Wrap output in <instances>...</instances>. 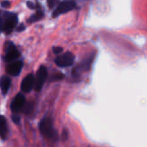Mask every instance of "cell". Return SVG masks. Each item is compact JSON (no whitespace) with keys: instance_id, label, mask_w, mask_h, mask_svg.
<instances>
[{"instance_id":"obj_1","label":"cell","mask_w":147,"mask_h":147,"mask_svg":"<svg viewBox=\"0 0 147 147\" xmlns=\"http://www.w3.org/2000/svg\"><path fill=\"white\" fill-rule=\"evenodd\" d=\"M40 131L42 135H44L47 138H54L55 135V131L53 128V123L51 119L49 118H44L42 119L39 125Z\"/></svg>"},{"instance_id":"obj_2","label":"cell","mask_w":147,"mask_h":147,"mask_svg":"<svg viewBox=\"0 0 147 147\" xmlns=\"http://www.w3.org/2000/svg\"><path fill=\"white\" fill-rule=\"evenodd\" d=\"M48 76V71L47 68L44 66H41L36 73V81H35V89L36 91L39 92L41 91L44 82L46 81Z\"/></svg>"},{"instance_id":"obj_3","label":"cell","mask_w":147,"mask_h":147,"mask_svg":"<svg viewBox=\"0 0 147 147\" xmlns=\"http://www.w3.org/2000/svg\"><path fill=\"white\" fill-rule=\"evenodd\" d=\"M74 61H75V55H74L71 52L64 53L63 55H61L55 59V63L57 66L61 67H67L71 65H73Z\"/></svg>"},{"instance_id":"obj_4","label":"cell","mask_w":147,"mask_h":147,"mask_svg":"<svg viewBox=\"0 0 147 147\" xmlns=\"http://www.w3.org/2000/svg\"><path fill=\"white\" fill-rule=\"evenodd\" d=\"M17 24H18V17H17V15L12 14V13H5L3 30L7 34H10L13 30V29L16 27Z\"/></svg>"},{"instance_id":"obj_5","label":"cell","mask_w":147,"mask_h":147,"mask_svg":"<svg viewBox=\"0 0 147 147\" xmlns=\"http://www.w3.org/2000/svg\"><path fill=\"white\" fill-rule=\"evenodd\" d=\"M76 3L74 2V1H65V2H62V3L59 4L58 7L54 11L53 17L55 18V17L59 16L60 14L67 13L68 11H73L74 9L76 8Z\"/></svg>"},{"instance_id":"obj_6","label":"cell","mask_w":147,"mask_h":147,"mask_svg":"<svg viewBox=\"0 0 147 147\" xmlns=\"http://www.w3.org/2000/svg\"><path fill=\"white\" fill-rule=\"evenodd\" d=\"M24 103H25V97L22 94H17V96L14 98V100L11 105V111L13 113H18L24 107Z\"/></svg>"},{"instance_id":"obj_7","label":"cell","mask_w":147,"mask_h":147,"mask_svg":"<svg viewBox=\"0 0 147 147\" xmlns=\"http://www.w3.org/2000/svg\"><path fill=\"white\" fill-rule=\"evenodd\" d=\"M35 77L32 74H30L28 75L22 82L21 84V89L22 91L25 92V93H29L31 91V89L34 88L35 86Z\"/></svg>"},{"instance_id":"obj_8","label":"cell","mask_w":147,"mask_h":147,"mask_svg":"<svg viewBox=\"0 0 147 147\" xmlns=\"http://www.w3.org/2000/svg\"><path fill=\"white\" fill-rule=\"evenodd\" d=\"M20 56V52L15 48L12 43H9V46L6 48V55H5V61L7 62H11Z\"/></svg>"},{"instance_id":"obj_9","label":"cell","mask_w":147,"mask_h":147,"mask_svg":"<svg viewBox=\"0 0 147 147\" xmlns=\"http://www.w3.org/2000/svg\"><path fill=\"white\" fill-rule=\"evenodd\" d=\"M22 67H23V61H17L13 63H11L7 67V71L10 75H11L13 76H17L20 74Z\"/></svg>"},{"instance_id":"obj_10","label":"cell","mask_w":147,"mask_h":147,"mask_svg":"<svg viewBox=\"0 0 147 147\" xmlns=\"http://www.w3.org/2000/svg\"><path fill=\"white\" fill-rule=\"evenodd\" d=\"M8 134V126L6 119L4 116H0V137L2 139H5Z\"/></svg>"},{"instance_id":"obj_11","label":"cell","mask_w":147,"mask_h":147,"mask_svg":"<svg viewBox=\"0 0 147 147\" xmlns=\"http://www.w3.org/2000/svg\"><path fill=\"white\" fill-rule=\"evenodd\" d=\"M11 82L9 77L3 76L1 79H0V88H1L3 94H6L8 93L10 87H11Z\"/></svg>"},{"instance_id":"obj_12","label":"cell","mask_w":147,"mask_h":147,"mask_svg":"<svg viewBox=\"0 0 147 147\" xmlns=\"http://www.w3.org/2000/svg\"><path fill=\"white\" fill-rule=\"evenodd\" d=\"M42 17H43V12H42V11H37L35 15H33L32 17H30V18H29L28 22H29V23H34V22H36V21L40 20L41 18H42Z\"/></svg>"},{"instance_id":"obj_13","label":"cell","mask_w":147,"mask_h":147,"mask_svg":"<svg viewBox=\"0 0 147 147\" xmlns=\"http://www.w3.org/2000/svg\"><path fill=\"white\" fill-rule=\"evenodd\" d=\"M62 78H64V76L62 74H58V75H55L52 76V81H58V80H61Z\"/></svg>"},{"instance_id":"obj_14","label":"cell","mask_w":147,"mask_h":147,"mask_svg":"<svg viewBox=\"0 0 147 147\" xmlns=\"http://www.w3.org/2000/svg\"><path fill=\"white\" fill-rule=\"evenodd\" d=\"M63 51V49L61 47H54L53 48V52L55 54H60Z\"/></svg>"},{"instance_id":"obj_15","label":"cell","mask_w":147,"mask_h":147,"mask_svg":"<svg viewBox=\"0 0 147 147\" xmlns=\"http://www.w3.org/2000/svg\"><path fill=\"white\" fill-rule=\"evenodd\" d=\"M47 2H48V5L49 8H53L55 4H56V0H47Z\"/></svg>"},{"instance_id":"obj_16","label":"cell","mask_w":147,"mask_h":147,"mask_svg":"<svg viewBox=\"0 0 147 147\" xmlns=\"http://www.w3.org/2000/svg\"><path fill=\"white\" fill-rule=\"evenodd\" d=\"M32 109H33V106H32L31 103H30V104H28V105L26 106V107H25V113H30L32 111Z\"/></svg>"},{"instance_id":"obj_17","label":"cell","mask_w":147,"mask_h":147,"mask_svg":"<svg viewBox=\"0 0 147 147\" xmlns=\"http://www.w3.org/2000/svg\"><path fill=\"white\" fill-rule=\"evenodd\" d=\"M1 6L4 8H9L11 6V3L9 1H3L1 3Z\"/></svg>"},{"instance_id":"obj_18","label":"cell","mask_w":147,"mask_h":147,"mask_svg":"<svg viewBox=\"0 0 147 147\" xmlns=\"http://www.w3.org/2000/svg\"><path fill=\"white\" fill-rule=\"evenodd\" d=\"M12 119H13L14 123H16V124H18V123H19V121H20V118H19L18 115H13Z\"/></svg>"},{"instance_id":"obj_19","label":"cell","mask_w":147,"mask_h":147,"mask_svg":"<svg viewBox=\"0 0 147 147\" xmlns=\"http://www.w3.org/2000/svg\"><path fill=\"white\" fill-rule=\"evenodd\" d=\"M27 6H28L30 9H34V8H35V5H34V4H33L31 1H28V2H27Z\"/></svg>"},{"instance_id":"obj_20","label":"cell","mask_w":147,"mask_h":147,"mask_svg":"<svg viewBox=\"0 0 147 147\" xmlns=\"http://www.w3.org/2000/svg\"><path fill=\"white\" fill-rule=\"evenodd\" d=\"M24 29H25V26H24V24H20V25L18 26V31H23Z\"/></svg>"},{"instance_id":"obj_21","label":"cell","mask_w":147,"mask_h":147,"mask_svg":"<svg viewBox=\"0 0 147 147\" xmlns=\"http://www.w3.org/2000/svg\"><path fill=\"white\" fill-rule=\"evenodd\" d=\"M3 27H4V22H3V20L1 19V18H0V31L2 30Z\"/></svg>"}]
</instances>
